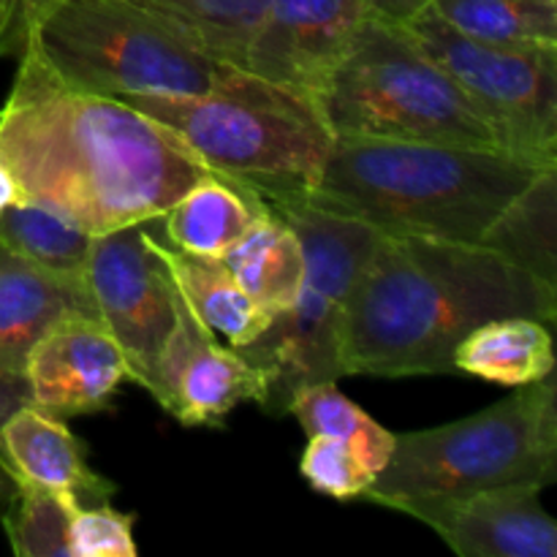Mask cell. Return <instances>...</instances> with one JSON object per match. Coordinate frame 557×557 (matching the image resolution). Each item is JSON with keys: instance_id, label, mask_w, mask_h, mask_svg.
I'll return each mask as SVG.
<instances>
[{"instance_id": "8fae6325", "label": "cell", "mask_w": 557, "mask_h": 557, "mask_svg": "<svg viewBox=\"0 0 557 557\" xmlns=\"http://www.w3.org/2000/svg\"><path fill=\"white\" fill-rule=\"evenodd\" d=\"M368 14H373L368 0H270L243 69L321 112L326 87Z\"/></svg>"}, {"instance_id": "4fadbf2b", "label": "cell", "mask_w": 557, "mask_h": 557, "mask_svg": "<svg viewBox=\"0 0 557 557\" xmlns=\"http://www.w3.org/2000/svg\"><path fill=\"white\" fill-rule=\"evenodd\" d=\"M147 392L185 428H212L245 400L261 403L264 373L237 348L221 346L215 332L177 297V319L158 354Z\"/></svg>"}, {"instance_id": "5b68a950", "label": "cell", "mask_w": 557, "mask_h": 557, "mask_svg": "<svg viewBox=\"0 0 557 557\" xmlns=\"http://www.w3.org/2000/svg\"><path fill=\"white\" fill-rule=\"evenodd\" d=\"M114 98L172 131L210 172L248 185L264 201L310 194L332 147L319 109L264 79L245 90Z\"/></svg>"}, {"instance_id": "7a4b0ae2", "label": "cell", "mask_w": 557, "mask_h": 557, "mask_svg": "<svg viewBox=\"0 0 557 557\" xmlns=\"http://www.w3.org/2000/svg\"><path fill=\"white\" fill-rule=\"evenodd\" d=\"M500 315L553 324L557 286L484 245L381 234L348 299L346 373H457V346Z\"/></svg>"}, {"instance_id": "484cf974", "label": "cell", "mask_w": 557, "mask_h": 557, "mask_svg": "<svg viewBox=\"0 0 557 557\" xmlns=\"http://www.w3.org/2000/svg\"><path fill=\"white\" fill-rule=\"evenodd\" d=\"M82 500L63 490L14 484L3 528L16 557H69V525Z\"/></svg>"}, {"instance_id": "e0dca14e", "label": "cell", "mask_w": 557, "mask_h": 557, "mask_svg": "<svg viewBox=\"0 0 557 557\" xmlns=\"http://www.w3.org/2000/svg\"><path fill=\"white\" fill-rule=\"evenodd\" d=\"M150 248L172 275L180 297L190 313L210 332L221 335L232 348L253 343L270 326L272 315L253 302L234 281L226 261L218 256H196L172 248L163 237L147 232Z\"/></svg>"}, {"instance_id": "7402d4cb", "label": "cell", "mask_w": 557, "mask_h": 557, "mask_svg": "<svg viewBox=\"0 0 557 557\" xmlns=\"http://www.w3.org/2000/svg\"><path fill=\"white\" fill-rule=\"evenodd\" d=\"M468 38L504 47H557V0H430Z\"/></svg>"}, {"instance_id": "9a60e30c", "label": "cell", "mask_w": 557, "mask_h": 557, "mask_svg": "<svg viewBox=\"0 0 557 557\" xmlns=\"http://www.w3.org/2000/svg\"><path fill=\"white\" fill-rule=\"evenodd\" d=\"M74 313L98 315L85 275L47 270L0 245V370L25 373L36 343Z\"/></svg>"}, {"instance_id": "2e32d148", "label": "cell", "mask_w": 557, "mask_h": 557, "mask_svg": "<svg viewBox=\"0 0 557 557\" xmlns=\"http://www.w3.org/2000/svg\"><path fill=\"white\" fill-rule=\"evenodd\" d=\"M0 468L14 484L63 490L82 504L109 500L117 487L90 468L82 441L65 419L25 403L0 422Z\"/></svg>"}, {"instance_id": "ac0fdd59", "label": "cell", "mask_w": 557, "mask_h": 557, "mask_svg": "<svg viewBox=\"0 0 557 557\" xmlns=\"http://www.w3.org/2000/svg\"><path fill=\"white\" fill-rule=\"evenodd\" d=\"M264 215H270V205L256 190L207 172L158 221L172 248L221 259Z\"/></svg>"}, {"instance_id": "603a6c76", "label": "cell", "mask_w": 557, "mask_h": 557, "mask_svg": "<svg viewBox=\"0 0 557 557\" xmlns=\"http://www.w3.org/2000/svg\"><path fill=\"white\" fill-rule=\"evenodd\" d=\"M286 413L297 417L308 438L326 435V438H337L341 444H346L373 476L384 471L392 449H395V433L375 422L351 397L343 395L335 381L302 386L292 397Z\"/></svg>"}, {"instance_id": "52a82bcc", "label": "cell", "mask_w": 557, "mask_h": 557, "mask_svg": "<svg viewBox=\"0 0 557 557\" xmlns=\"http://www.w3.org/2000/svg\"><path fill=\"white\" fill-rule=\"evenodd\" d=\"M321 117L332 136L500 147L482 112L403 22L379 14L364 16L354 33L326 87Z\"/></svg>"}, {"instance_id": "9c48e42d", "label": "cell", "mask_w": 557, "mask_h": 557, "mask_svg": "<svg viewBox=\"0 0 557 557\" xmlns=\"http://www.w3.org/2000/svg\"><path fill=\"white\" fill-rule=\"evenodd\" d=\"M403 27L482 112L504 150L557 166V47L476 41L430 9Z\"/></svg>"}, {"instance_id": "ffe728a7", "label": "cell", "mask_w": 557, "mask_h": 557, "mask_svg": "<svg viewBox=\"0 0 557 557\" xmlns=\"http://www.w3.org/2000/svg\"><path fill=\"white\" fill-rule=\"evenodd\" d=\"M234 281L270 315L283 313L299 297L305 253L297 232L270 210L221 256Z\"/></svg>"}, {"instance_id": "83f0119b", "label": "cell", "mask_w": 557, "mask_h": 557, "mask_svg": "<svg viewBox=\"0 0 557 557\" xmlns=\"http://www.w3.org/2000/svg\"><path fill=\"white\" fill-rule=\"evenodd\" d=\"M134 515L101 504H82L69 525V557H136Z\"/></svg>"}, {"instance_id": "ba28073f", "label": "cell", "mask_w": 557, "mask_h": 557, "mask_svg": "<svg viewBox=\"0 0 557 557\" xmlns=\"http://www.w3.org/2000/svg\"><path fill=\"white\" fill-rule=\"evenodd\" d=\"M557 479V386L553 375L517 386L484 411L441 428L395 435L384 471L364 500L386 506L417 495L471 493Z\"/></svg>"}, {"instance_id": "7c38bea8", "label": "cell", "mask_w": 557, "mask_h": 557, "mask_svg": "<svg viewBox=\"0 0 557 557\" xmlns=\"http://www.w3.org/2000/svg\"><path fill=\"white\" fill-rule=\"evenodd\" d=\"M539 484H500L449 495H417L389 509L419 520L460 557H555L557 525Z\"/></svg>"}, {"instance_id": "f1b7e54d", "label": "cell", "mask_w": 557, "mask_h": 557, "mask_svg": "<svg viewBox=\"0 0 557 557\" xmlns=\"http://www.w3.org/2000/svg\"><path fill=\"white\" fill-rule=\"evenodd\" d=\"M49 3H52V0H11L9 11H5L3 27H0V54H11V58L20 54L33 22L38 20V14H41Z\"/></svg>"}, {"instance_id": "d6986e66", "label": "cell", "mask_w": 557, "mask_h": 557, "mask_svg": "<svg viewBox=\"0 0 557 557\" xmlns=\"http://www.w3.org/2000/svg\"><path fill=\"white\" fill-rule=\"evenodd\" d=\"M455 370L511 389L536 384L555 373L553 335L531 315L490 319L457 346Z\"/></svg>"}, {"instance_id": "5bb4252c", "label": "cell", "mask_w": 557, "mask_h": 557, "mask_svg": "<svg viewBox=\"0 0 557 557\" xmlns=\"http://www.w3.org/2000/svg\"><path fill=\"white\" fill-rule=\"evenodd\" d=\"M22 375L33 406L74 419L109 408L128 368L103 321L74 313L36 343Z\"/></svg>"}, {"instance_id": "3957f363", "label": "cell", "mask_w": 557, "mask_h": 557, "mask_svg": "<svg viewBox=\"0 0 557 557\" xmlns=\"http://www.w3.org/2000/svg\"><path fill=\"white\" fill-rule=\"evenodd\" d=\"M544 169L500 147L332 136L319 183L302 199L381 234L479 245Z\"/></svg>"}, {"instance_id": "836d02e7", "label": "cell", "mask_w": 557, "mask_h": 557, "mask_svg": "<svg viewBox=\"0 0 557 557\" xmlns=\"http://www.w3.org/2000/svg\"><path fill=\"white\" fill-rule=\"evenodd\" d=\"M9 3H11V0H0V27H3V20H5V11H9Z\"/></svg>"}, {"instance_id": "d6a6232c", "label": "cell", "mask_w": 557, "mask_h": 557, "mask_svg": "<svg viewBox=\"0 0 557 557\" xmlns=\"http://www.w3.org/2000/svg\"><path fill=\"white\" fill-rule=\"evenodd\" d=\"M11 493H14V482H11L9 473L0 468V515H3L5 504H9V498H11Z\"/></svg>"}, {"instance_id": "4316f807", "label": "cell", "mask_w": 557, "mask_h": 557, "mask_svg": "<svg viewBox=\"0 0 557 557\" xmlns=\"http://www.w3.org/2000/svg\"><path fill=\"white\" fill-rule=\"evenodd\" d=\"M299 471L315 493L337 500L362 498L375 479L346 444H341L337 438H326V435L308 438Z\"/></svg>"}, {"instance_id": "8992f818", "label": "cell", "mask_w": 557, "mask_h": 557, "mask_svg": "<svg viewBox=\"0 0 557 557\" xmlns=\"http://www.w3.org/2000/svg\"><path fill=\"white\" fill-rule=\"evenodd\" d=\"M297 232L305 253L299 297L248 346L237 348L264 373L261 411L283 417L302 386L346 379V313L351 288L381 232L321 210L302 196L267 201Z\"/></svg>"}, {"instance_id": "cb8c5ba5", "label": "cell", "mask_w": 557, "mask_h": 557, "mask_svg": "<svg viewBox=\"0 0 557 557\" xmlns=\"http://www.w3.org/2000/svg\"><path fill=\"white\" fill-rule=\"evenodd\" d=\"M90 243V232L33 201H16L0 215V245L47 270L85 275Z\"/></svg>"}, {"instance_id": "4dcf8cb0", "label": "cell", "mask_w": 557, "mask_h": 557, "mask_svg": "<svg viewBox=\"0 0 557 557\" xmlns=\"http://www.w3.org/2000/svg\"><path fill=\"white\" fill-rule=\"evenodd\" d=\"M430 0H368L370 11L379 16H386L392 22H406L422 9H428Z\"/></svg>"}, {"instance_id": "1f68e13d", "label": "cell", "mask_w": 557, "mask_h": 557, "mask_svg": "<svg viewBox=\"0 0 557 557\" xmlns=\"http://www.w3.org/2000/svg\"><path fill=\"white\" fill-rule=\"evenodd\" d=\"M16 201H22L20 196V188H16L14 177L9 174V169H5V163L0 161V215H3L9 207H14Z\"/></svg>"}, {"instance_id": "44dd1931", "label": "cell", "mask_w": 557, "mask_h": 557, "mask_svg": "<svg viewBox=\"0 0 557 557\" xmlns=\"http://www.w3.org/2000/svg\"><path fill=\"white\" fill-rule=\"evenodd\" d=\"M555 215L557 166H549L539 172L517 199L509 201V207L495 218V223L484 232L479 245L557 286Z\"/></svg>"}, {"instance_id": "277c9868", "label": "cell", "mask_w": 557, "mask_h": 557, "mask_svg": "<svg viewBox=\"0 0 557 557\" xmlns=\"http://www.w3.org/2000/svg\"><path fill=\"white\" fill-rule=\"evenodd\" d=\"M25 44L65 85L98 96H199L259 79L131 0H52Z\"/></svg>"}, {"instance_id": "d4e9b609", "label": "cell", "mask_w": 557, "mask_h": 557, "mask_svg": "<svg viewBox=\"0 0 557 557\" xmlns=\"http://www.w3.org/2000/svg\"><path fill=\"white\" fill-rule=\"evenodd\" d=\"M166 16L207 52L243 69L245 49L270 0H131Z\"/></svg>"}, {"instance_id": "6da1fadb", "label": "cell", "mask_w": 557, "mask_h": 557, "mask_svg": "<svg viewBox=\"0 0 557 557\" xmlns=\"http://www.w3.org/2000/svg\"><path fill=\"white\" fill-rule=\"evenodd\" d=\"M0 109V161L22 201L76 223L92 237L158 221L210 169L123 98L69 87L36 52Z\"/></svg>"}, {"instance_id": "30bf717a", "label": "cell", "mask_w": 557, "mask_h": 557, "mask_svg": "<svg viewBox=\"0 0 557 557\" xmlns=\"http://www.w3.org/2000/svg\"><path fill=\"white\" fill-rule=\"evenodd\" d=\"M147 223L98 234L85 277L98 315L117 343L128 381L150 386L152 368L177 319V286L147 239Z\"/></svg>"}, {"instance_id": "f546056e", "label": "cell", "mask_w": 557, "mask_h": 557, "mask_svg": "<svg viewBox=\"0 0 557 557\" xmlns=\"http://www.w3.org/2000/svg\"><path fill=\"white\" fill-rule=\"evenodd\" d=\"M25 403H30V392H27L25 375L0 370V422H3L11 411L25 406Z\"/></svg>"}]
</instances>
